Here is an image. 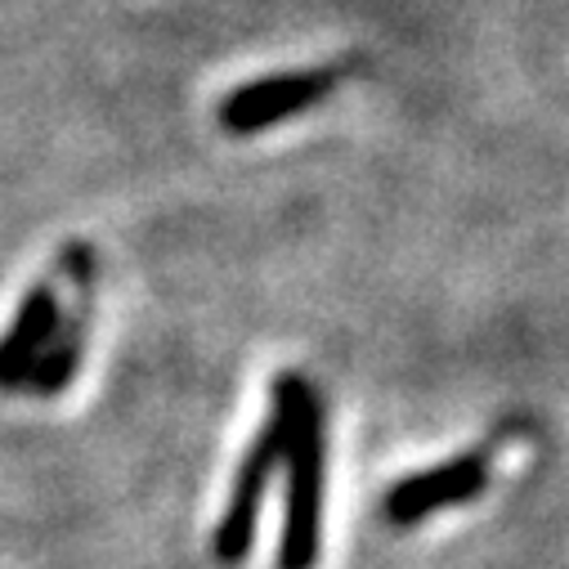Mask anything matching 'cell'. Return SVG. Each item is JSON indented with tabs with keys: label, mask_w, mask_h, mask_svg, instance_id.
<instances>
[{
	"label": "cell",
	"mask_w": 569,
	"mask_h": 569,
	"mask_svg": "<svg viewBox=\"0 0 569 569\" xmlns=\"http://www.w3.org/2000/svg\"><path fill=\"white\" fill-rule=\"evenodd\" d=\"M282 467H288V511H282L278 569H315L323 547V476H328V412L315 386H306L297 436Z\"/></svg>",
	"instance_id": "7a4b0ae2"
},
{
	"label": "cell",
	"mask_w": 569,
	"mask_h": 569,
	"mask_svg": "<svg viewBox=\"0 0 569 569\" xmlns=\"http://www.w3.org/2000/svg\"><path fill=\"white\" fill-rule=\"evenodd\" d=\"M341 63L319 68V72H282V77H260L251 86H238L220 99V126L233 134H251L264 126H278L306 108H315L328 90H337Z\"/></svg>",
	"instance_id": "3957f363"
},
{
	"label": "cell",
	"mask_w": 569,
	"mask_h": 569,
	"mask_svg": "<svg viewBox=\"0 0 569 569\" xmlns=\"http://www.w3.org/2000/svg\"><path fill=\"white\" fill-rule=\"evenodd\" d=\"M59 292L54 282H37V288L19 301L6 337H0V390H14L28 381L32 363L41 359V350L50 346L54 328H59Z\"/></svg>",
	"instance_id": "5b68a950"
},
{
	"label": "cell",
	"mask_w": 569,
	"mask_h": 569,
	"mask_svg": "<svg viewBox=\"0 0 569 569\" xmlns=\"http://www.w3.org/2000/svg\"><path fill=\"white\" fill-rule=\"evenodd\" d=\"M485 485H489V449H471L462 458H449L431 471H417V476L399 480L386 493V520L390 525H417L436 511L471 502Z\"/></svg>",
	"instance_id": "277c9868"
},
{
	"label": "cell",
	"mask_w": 569,
	"mask_h": 569,
	"mask_svg": "<svg viewBox=\"0 0 569 569\" xmlns=\"http://www.w3.org/2000/svg\"><path fill=\"white\" fill-rule=\"evenodd\" d=\"M301 399H306V381L297 372H278L273 377V386H269V412L260 421V436L251 440L247 458L238 462V476H233L224 516L216 525V560H224V565H238L251 551V542H256L260 502H264V489H269L273 471L282 467V458H288V449H292Z\"/></svg>",
	"instance_id": "6da1fadb"
}]
</instances>
